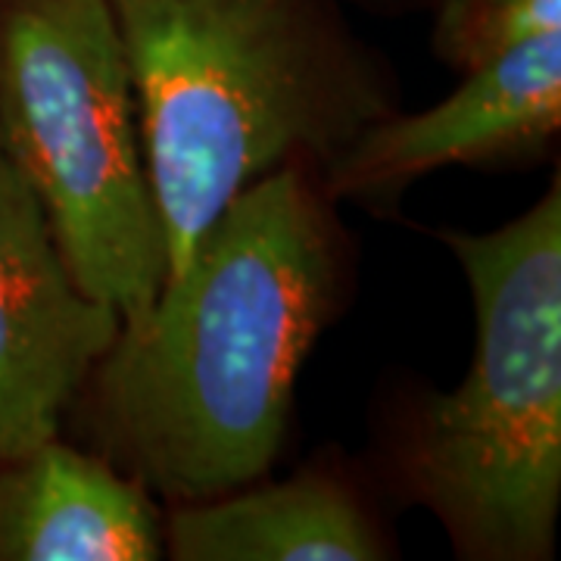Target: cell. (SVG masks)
<instances>
[{
  "instance_id": "obj_5",
  "label": "cell",
  "mask_w": 561,
  "mask_h": 561,
  "mask_svg": "<svg viewBox=\"0 0 561 561\" xmlns=\"http://www.w3.org/2000/svg\"><path fill=\"white\" fill-rule=\"evenodd\" d=\"M561 138V28L524 41L465 72L437 106L375 122L321 184L334 203L383 209L446 165L527 169L556 157Z\"/></svg>"
},
{
  "instance_id": "obj_6",
  "label": "cell",
  "mask_w": 561,
  "mask_h": 561,
  "mask_svg": "<svg viewBox=\"0 0 561 561\" xmlns=\"http://www.w3.org/2000/svg\"><path fill=\"white\" fill-rule=\"evenodd\" d=\"M122 316L84 294L54 225L0 144V459L60 437Z\"/></svg>"
},
{
  "instance_id": "obj_9",
  "label": "cell",
  "mask_w": 561,
  "mask_h": 561,
  "mask_svg": "<svg viewBox=\"0 0 561 561\" xmlns=\"http://www.w3.org/2000/svg\"><path fill=\"white\" fill-rule=\"evenodd\" d=\"M556 28L561 0H434L431 47L437 60L465 76Z\"/></svg>"
},
{
  "instance_id": "obj_1",
  "label": "cell",
  "mask_w": 561,
  "mask_h": 561,
  "mask_svg": "<svg viewBox=\"0 0 561 561\" xmlns=\"http://www.w3.org/2000/svg\"><path fill=\"white\" fill-rule=\"evenodd\" d=\"M312 165L247 187L81 381L60 434L162 505L268 478L306 356L356 284V238Z\"/></svg>"
},
{
  "instance_id": "obj_4",
  "label": "cell",
  "mask_w": 561,
  "mask_h": 561,
  "mask_svg": "<svg viewBox=\"0 0 561 561\" xmlns=\"http://www.w3.org/2000/svg\"><path fill=\"white\" fill-rule=\"evenodd\" d=\"M0 144L84 294L138 324L169 260L106 0H0Z\"/></svg>"
},
{
  "instance_id": "obj_7",
  "label": "cell",
  "mask_w": 561,
  "mask_h": 561,
  "mask_svg": "<svg viewBox=\"0 0 561 561\" xmlns=\"http://www.w3.org/2000/svg\"><path fill=\"white\" fill-rule=\"evenodd\" d=\"M172 561H381L397 540L365 465L321 449L284 481L262 478L213 500L162 505Z\"/></svg>"
},
{
  "instance_id": "obj_8",
  "label": "cell",
  "mask_w": 561,
  "mask_h": 561,
  "mask_svg": "<svg viewBox=\"0 0 561 561\" xmlns=\"http://www.w3.org/2000/svg\"><path fill=\"white\" fill-rule=\"evenodd\" d=\"M162 502L60 437L0 459V561H157Z\"/></svg>"
},
{
  "instance_id": "obj_3",
  "label": "cell",
  "mask_w": 561,
  "mask_h": 561,
  "mask_svg": "<svg viewBox=\"0 0 561 561\" xmlns=\"http://www.w3.org/2000/svg\"><path fill=\"white\" fill-rule=\"evenodd\" d=\"M471 287L478 343L459 387L402 381L365 471L427 508L465 561H549L561 508V179L518 219L440 228Z\"/></svg>"
},
{
  "instance_id": "obj_2",
  "label": "cell",
  "mask_w": 561,
  "mask_h": 561,
  "mask_svg": "<svg viewBox=\"0 0 561 561\" xmlns=\"http://www.w3.org/2000/svg\"><path fill=\"white\" fill-rule=\"evenodd\" d=\"M131 72L169 275L247 187L321 175L402 110L400 79L343 0H106ZM165 275V278H169Z\"/></svg>"
}]
</instances>
